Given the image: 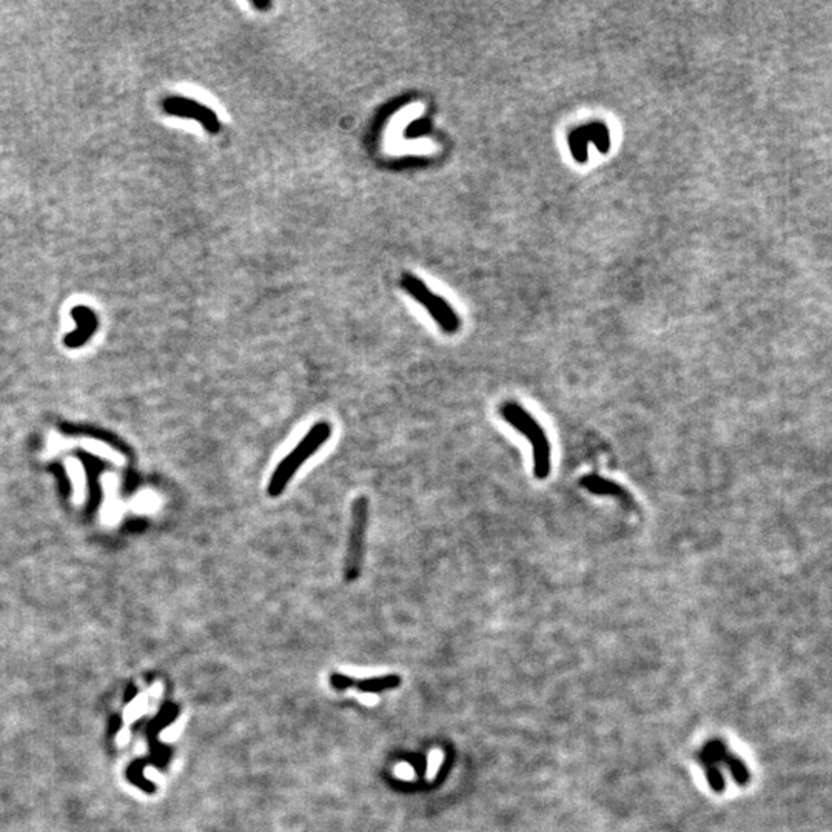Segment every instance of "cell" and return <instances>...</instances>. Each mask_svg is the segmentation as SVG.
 Segmentation results:
<instances>
[{
	"instance_id": "obj_1",
	"label": "cell",
	"mask_w": 832,
	"mask_h": 832,
	"mask_svg": "<svg viewBox=\"0 0 832 832\" xmlns=\"http://www.w3.org/2000/svg\"><path fill=\"white\" fill-rule=\"evenodd\" d=\"M332 426L327 421H319L314 424L305 436L301 439L293 451L287 455L284 460L276 466L273 475L270 476L269 486H267V495L270 498H277L287 489V486L292 481L294 473L299 471L305 461L317 453L319 448L329 441L332 436Z\"/></svg>"
},
{
	"instance_id": "obj_2",
	"label": "cell",
	"mask_w": 832,
	"mask_h": 832,
	"mask_svg": "<svg viewBox=\"0 0 832 832\" xmlns=\"http://www.w3.org/2000/svg\"><path fill=\"white\" fill-rule=\"evenodd\" d=\"M501 418L512 426L516 432H520L532 444L533 453V475L538 480H544L550 473L552 466V448L550 441L544 432V428L528 410L513 401H505L500 407Z\"/></svg>"
},
{
	"instance_id": "obj_3",
	"label": "cell",
	"mask_w": 832,
	"mask_h": 832,
	"mask_svg": "<svg viewBox=\"0 0 832 832\" xmlns=\"http://www.w3.org/2000/svg\"><path fill=\"white\" fill-rule=\"evenodd\" d=\"M367 523H369V500L366 496H358L351 505L349 544L346 561H344V578L347 581H355L361 575L362 560H364Z\"/></svg>"
},
{
	"instance_id": "obj_4",
	"label": "cell",
	"mask_w": 832,
	"mask_h": 832,
	"mask_svg": "<svg viewBox=\"0 0 832 832\" xmlns=\"http://www.w3.org/2000/svg\"><path fill=\"white\" fill-rule=\"evenodd\" d=\"M401 285H403V289L407 293H410V296H414V299L424 305L443 332H446L447 334H453L460 330L461 327L460 317L453 312L451 304L443 299L441 296L430 292L423 281H419L414 274L404 273L403 279H401Z\"/></svg>"
},
{
	"instance_id": "obj_5",
	"label": "cell",
	"mask_w": 832,
	"mask_h": 832,
	"mask_svg": "<svg viewBox=\"0 0 832 832\" xmlns=\"http://www.w3.org/2000/svg\"><path fill=\"white\" fill-rule=\"evenodd\" d=\"M162 107H164L165 113L171 114V116L199 120L202 123V127L210 133H217L221 130V123H219L216 114L210 108H207L205 105L199 103L193 99L180 98V96H171V98H167L164 101Z\"/></svg>"
},
{
	"instance_id": "obj_6",
	"label": "cell",
	"mask_w": 832,
	"mask_h": 832,
	"mask_svg": "<svg viewBox=\"0 0 832 832\" xmlns=\"http://www.w3.org/2000/svg\"><path fill=\"white\" fill-rule=\"evenodd\" d=\"M71 317L78 322L79 329L66 337V344H68L70 347H79L82 342H85L91 337L96 327H98V318H96L94 312L90 307H87V305H76V307L71 309Z\"/></svg>"
},
{
	"instance_id": "obj_7",
	"label": "cell",
	"mask_w": 832,
	"mask_h": 832,
	"mask_svg": "<svg viewBox=\"0 0 832 832\" xmlns=\"http://www.w3.org/2000/svg\"><path fill=\"white\" fill-rule=\"evenodd\" d=\"M581 486L585 487L586 491H589L590 493L614 496V498H618L625 503H629V500H630L629 493L620 484L610 481V480H606V478L597 476V475H589V476L582 478Z\"/></svg>"
},
{
	"instance_id": "obj_8",
	"label": "cell",
	"mask_w": 832,
	"mask_h": 832,
	"mask_svg": "<svg viewBox=\"0 0 832 832\" xmlns=\"http://www.w3.org/2000/svg\"><path fill=\"white\" fill-rule=\"evenodd\" d=\"M68 466V472L74 486V500L81 504L85 500V489H87V481H85V473L82 471V466L78 461L70 460L66 463Z\"/></svg>"
},
{
	"instance_id": "obj_9",
	"label": "cell",
	"mask_w": 832,
	"mask_h": 832,
	"mask_svg": "<svg viewBox=\"0 0 832 832\" xmlns=\"http://www.w3.org/2000/svg\"><path fill=\"white\" fill-rule=\"evenodd\" d=\"M81 446L83 448H87L88 452L94 453V455H99V456L107 458V460H114V456H118L116 453H114V451H111V448H108L107 446H103L101 443H96V441H82Z\"/></svg>"
},
{
	"instance_id": "obj_10",
	"label": "cell",
	"mask_w": 832,
	"mask_h": 832,
	"mask_svg": "<svg viewBox=\"0 0 832 832\" xmlns=\"http://www.w3.org/2000/svg\"><path fill=\"white\" fill-rule=\"evenodd\" d=\"M426 130H427V127L424 125V123H421L419 120H416V122H414L412 125H410V127L406 130V136H407V138H418V136L423 135V133H424Z\"/></svg>"
},
{
	"instance_id": "obj_11",
	"label": "cell",
	"mask_w": 832,
	"mask_h": 832,
	"mask_svg": "<svg viewBox=\"0 0 832 832\" xmlns=\"http://www.w3.org/2000/svg\"><path fill=\"white\" fill-rule=\"evenodd\" d=\"M253 5L256 8H269L270 6V2H253Z\"/></svg>"
}]
</instances>
